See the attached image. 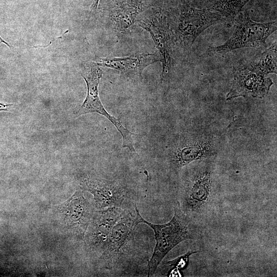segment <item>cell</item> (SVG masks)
I'll list each match as a JSON object with an SVG mask.
<instances>
[{
	"mask_svg": "<svg viewBox=\"0 0 277 277\" xmlns=\"http://www.w3.org/2000/svg\"><path fill=\"white\" fill-rule=\"evenodd\" d=\"M213 159L195 161L185 166L177 189L176 202L180 208L199 222L209 214L217 200Z\"/></svg>",
	"mask_w": 277,
	"mask_h": 277,
	"instance_id": "obj_1",
	"label": "cell"
},
{
	"mask_svg": "<svg viewBox=\"0 0 277 277\" xmlns=\"http://www.w3.org/2000/svg\"><path fill=\"white\" fill-rule=\"evenodd\" d=\"M172 219L164 224L151 223L139 215L140 223L148 225L154 231L155 246L148 262V276L153 275L160 263L175 246L188 240L202 239L204 228L200 222L185 213L176 202Z\"/></svg>",
	"mask_w": 277,
	"mask_h": 277,
	"instance_id": "obj_2",
	"label": "cell"
},
{
	"mask_svg": "<svg viewBox=\"0 0 277 277\" xmlns=\"http://www.w3.org/2000/svg\"><path fill=\"white\" fill-rule=\"evenodd\" d=\"M140 212L134 209H126L113 227L102 259L106 269L115 272L127 270L134 253L135 230L139 222Z\"/></svg>",
	"mask_w": 277,
	"mask_h": 277,
	"instance_id": "obj_3",
	"label": "cell"
},
{
	"mask_svg": "<svg viewBox=\"0 0 277 277\" xmlns=\"http://www.w3.org/2000/svg\"><path fill=\"white\" fill-rule=\"evenodd\" d=\"M169 150V166L171 170L178 173L191 163L213 157L217 153V147L212 136L195 133L180 136Z\"/></svg>",
	"mask_w": 277,
	"mask_h": 277,
	"instance_id": "obj_4",
	"label": "cell"
},
{
	"mask_svg": "<svg viewBox=\"0 0 277 277\" xmlns=\"http://www.w3.org/2000/svg\"><path fill=\"white\" fill-rule=\"evenodd\" d=\"M235 28L231 37L223 44L210 48V53H224L242 48L263 46L268 36L276 30V21L259 23L248 14L240 12L234 18Z\"/></svg>",
	"mask_w": 277,
	"mask_h": 277,
	"instance_id": "obj_5",
	"label": "cell"
},
{
	"mask_svg": "<svg viewBox=\"0 0 277 277\" xmlns=\"http://www.w3.org/2000/svg\"><path fill=\"white\" fill-rule=\"evenodd\" d=\"M227 21L209 9H197L184 6L179 16L176 36L181 44L190 48L195 39L211 26Z\"/></svg>",
	"mask_w": 277,
	"mask_h": 277,
	"instance_id": "obj_6",
	"label": "cell"
},
{
	"mask_svg": "<svg viewBox=\"0 0 277 277\" xmlns=\"http://www.w3.org/2000/svg\"><path fill=\"white\" fill-rule=\"evenodd\" d=\"M102 70L96 63L84 66L81 75L87 88V95L82 104L74 110L76 117L89 113H97L106 117L115 127L120 134L126 131V128L120 119L110 115L104 108L98 95V85L102 76Z\"/></svg>",
	"mask_w": 277,
	"mask_h": 277,
	"instance_id": "obj_7",
	"label": "cell"
},
{
	"mask_svg": "<svg viewBox=\"0 0 277 277\" xmlns=\"http://www.w3.org/2000/svg\"><path fill=\"white\" fill-rule=\"evenodd\" d=\"M83 184L93 194L96 206L102 209L123 207L129 193L126 185L118 180L88 176Z\"/></svg>",
	"mask_w": 277,
	"mask_h": 277,
	"instance_id": "obj_8",
	"label": "cell"
},
{
	"mask_svg": "<svg viewBox=\"0 0 277 277\" xmlns=\"http://www.w3.org/2000/svg\"><path fill=\"white\" fill-rule=\"evenodd\" d=\"M139 25L150 34L160 53V61L162 65L161 77L163 81L171 67L172 36L169 24L164 15L157 14L141 21Z\"/></svg>",
	"mask_w": 277,
	"mask_h": 277,
	"instance_id": "obj_9",
	"label": "cell"
},
{
	"mask_svg": "<svg viewBox=\"0 0 277 277\" xmlns=\"http://www.w3.org/2000/svg\"><path fill=\"white\" fill-rule=\"evenodd\" d=\"M272 84L271 79L266 75L243 68L234 73L226 100L238 97L263 98L268 93Z\"/></svg>",
	"mask_w": 277,
	"mask_h": 277,
	"instance_id": "obj_10",
	"label": "cell"
},
{
	"mask_svg": "<svg viewBox=\"0 0 277 277\" xmlns=\"http://www.w3.org/2000/svg\"><path fill=\"white\" fill-rule=\"evenodd\" d=\"M126 208L112 207L97 212L88 232V245L95 250L103 253L106 249L110 232Z\"/></svg>",
	"mask_w": 277,
	"mask_h": 277,
	"instance_id": "obj_11",
	"label": "cell"
},
{
	"mask_svg": "<svg viewBox=\"0 0 277 277\" xmlns=\"http://www.w3.org/2000/svg\"><path fill=\"white\" fill-rule=\"evenodd\" d=\"M159 61V57L155 54L140 53L121 57L101 58L96 63L100 67L115 69L131 77H142L145 68Z\"/></svg>",
	"mask_w": 277,
	"mask_h": 277,
	"instance_id": "obj_12",
	"label": "cell"
},
{
	"mask_svg": "<svg viewBox=\"0 0 277 277\" xmlns=\"http://www.w3.org/2000/svg\"><path fill=\"white\" fill-rule=\"evenodd\" d=\"M276 43L265 49L255 57L245 68L257 73L266 75L277 72Z\"/></svg>",
	"mask_w": 277,
	"mask_h": 277,
	"instance_id": "obj_13",
	"label": "cell"
},
{
	"mask_svg": "<svg viewBox=\"0 0 277 277\" xmlns=\"http://www.w3.org/2000/svg\"><path fill=\"white\" fill-rule=\"evenodd\" d=\"M128 2L117 4L112 14L114 26L122 32L126 31L134 23L140 10L138 4Z\"/></svg>",
	"mask_w": 277,
	"mask_h": 277,
	"instance_id": "obj_14",
	"label": "cell"
},
{
	"mask_svg": "<svg viewBox=\"0 0 277 277\" xmlns=\"http://www.w3.org/2000/svg\"><path fill=\"white\" fill-rule=\"evenodd\" d=\"M250 0H218L210 8L227 21L234 19Z\"/></svg>",
	"mask_w": 277,
	"mask_h": 277,
	"instance_id": "obj_15",
	"label": "cell"
},
{
	"mask_svg": "<svg viewBox=\"0 0 277 277\" xmlns=\"http://www.w3.org/2000/svg\"><path fill=\"white\" fill-rule=\"evenodd\" d=\"M12 105V104H3L0 103V111H8L9 108Z\"/></svg>",
	"mask_w": 277,
	"mask_h": 277,
	"instance_id": "obj_16",
	"label": "cell"
},
{
	"mask_svg": "<svg viewBox=\"0 0 277 277\" xmlns=\"http://www.w3.org/2000/svg\"><path fill=\"white\" fill-rule=\"evenodd\" d=\"M100 0H93V2L91 5V8L92 9H96Z\"/></svg>",
	"mask_w": 277,
	"mask_h": 277,
	"instance_id": "obj_17",
	"label": "cell"
},
{
	"mask_svg": "<svg viewBox=\"0 0 277 277\" xmlns=\"http://www.w3.org/2000/svg\"><path fill=\"white\" fill-rule=\"evenodd\" d=\"M4 43L10 47V45L0 36V43Z\"/></svg>",
	"mask_w": 277,
	"mask_h": 277,
	"instance_id": "obj_18",
	"label": "cell"
}]
</instances>
